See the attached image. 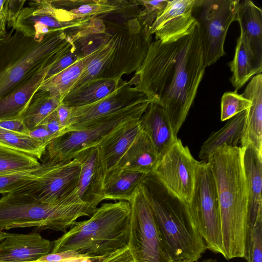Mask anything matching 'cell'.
Wrapping results in <instances>:
<instances>
[{"label":"cell","mask_w":262,"mask_h":262,"mask_svg":"<svg viewBox=\"0 0 262 262\" xmlns=\"http://www.w3.org/2000/svg\"><path fill=\"white\" fill-rule=\"evenodd\" d=\"M198 24L180 38L151 42L139 69L129 80L139 92L160 105L177 134L186 120L205 71Z\"/></svg>","instance_id":"6da1fadb"},{"label":"cell","mask_w":262,"mask_h":262,"mask_svg":"<svg viewBox=\"0 0 262 262\" xmlns=\"http://www.w3.org/2000/svg\"><path fill=\"white\" fill-rule=\"evenodd\" d=\"M243 152L240 146L224 145L206 162L217 188L224 257L228 260L246 257L248 195Z\"/></svg>","instance_id":"7a4b0ae2"},{"label":"cell","mask_w":262,"mask_h":262,"mask_svg":"<svg viewBox=\"0 0 262 262\" xmlns=\"http://www.w3.org/2000/svg\"><path fill=\"white\" fill-rule=\"evenodd\" d=\"M72 47L70 37L63 30L38 38L12 28L0 39V98L13 92L41 67L54 64Z\"/></svg>","instance_id":"3957f363"},{"label":"cell","mask_w":262,"mask_h":262,"mask_svg":"<svg viewBox=\"0 0 262 262\" xmlns=\"http://www.w3.org/2000/svg\"><path fill=\"white\" fill-rule=\"evenodd\" d=\"M130 214L129 202L103 203L89 219L77 221L53 241L51 253L72 251L94 259L121 249L128 245Z\"/></svg>","instance_id":"277c9868"},{"label":"cell","mask_w":262,"mask_h":262,"mask_svg":"<svg viewBox=\"0 0 262 262\" xmlns=\"http://www.w3.org/2000/svg\"><path fill=\"white\" fill-rule=\"evenodd\" d=\"M160 233L172 260L194 262L206 250L187 203L170 192L152 173L142 183Z\"/></svg>","instance_id":"5b68a950"},{"label":"cell","mask_w":262,"mask_h":262,"mask_svg":"<svg viewBox=\"0 0 262 262\" xmlns=\"http://www.w3.org/2000/svg\"><path fill=\"white\" fill-rule=\"evenodd\" d=\"M97 208L83 202L76 191L53 203L42 202L16 190L0 198V231L36 227L64 233L82 216H91Z\"/></svg>","instance_id":"8992f818"},{"label":"cell","mask_w":262,"mask_h":262,"mask_svg":"<svg viewBox=\"0 0 262 262\" xmlns=\"http://www.w3.org/2000/svg\"><path fill=\"white\" fill-rule=\"evenodd\" d=\"M187 204L207 248L224 256L217 188L207 162H199L193 195Z\"/></svg>","instance_id":"52a82bcc"},{"label":"cell","mask_w":262,"mask_h":262,"mask_svg":"<svg viewBox=\"0 0 262 262\" xmlns=\"http://www.w3.org/2000/svg\"><path fill=\"white\" fill-rule=\"evenodd\" d=\"M150 103L147 99L136 103L107 117L91 127L69 132L53 139L46 147L47 160L54 162L71 161L80 150L98 146L123 124L140 119Z\"/></svg>","instance_id":"ba28073f"},{"label":"cell","mask_w":262,"mask_h":262,"mask_svg":"<svg viewBox=\"0 0 262 262\" xmlns=\"http://www.w3.org/2000/svg\"><path fill=\"white\" fill-rule=\"evenodd\" d=\"M115 38L111 56L100 79H120L141 66L152 42L150 29L137 18L123 23L110 21Z\"/></svg>","instance_id":"9c48e42d"},{"label":"cell","mask_w":262,"mask_h":262,"mask_svg":"<svg viewBox=\"0 0 262 262\" xmlns=\"http://www.w3.org/2000/svg\"><path fill=\"white\" fill-rule=\"evenodd\" d=\"M239 0H195L192 16L198 24L205 67L226 54L227 33L236 20Z\"/></svg>","instance_id":"30bf717a"},{"label":"cell","mask_w":262,"mask_h":262,"mask_svg":"<svg viewBox=\"0 0 262 262\" xmlns=\"http://www.w3.org/2000/svg\"><path fill=\"white\" fill-rule=\"evenodd\" d=\"M142 183L137 188L129 202L131 214L128 245L136 262H171Z\"/></svg>","instance_id":"8fae6325"},{"label":"cell","mask_w":262,"mask_h":262,"mask_svg":"<svg viewBox=\"0 0 262 262\" xmlns=\"http://www.w3.org/2000/svg\"><path fill=\"white\" fill-rule=\"evenodd\" d=\"M92 18L74 19L69 11L55 7L50 1H31L22 9L12 28L28 36L40 38L55 30L84 28Z\"/></svg>","instance_id":"7c38bea8"},{"label":"cell","mask_w":262,"mask_h":262,"mask_svg":"<svg viewBox=\"0 0 262 262\" xmlns=\"http://www.w3.org/2000/svg\"><path fill=\"white\" fill-rule=\"evenodd\" d=\"M199 163L188 147L177 138L160 158L152 173L170 192L188 203L193 195Z\"/></svg>","instance_id":"4fadbf2b"},{"label":"cell","mask_w":262,"mask_h":262,"mask_svg":"<svg viewBox=\"0 0 262 262\" xmlns=\"http://www.w3.org/2000/svg\"><path fill=\"white\" fill-rule=\"evenodd\" d=\"M49 161L42 176L16 191L47 203L59 201L77 191L80 171L79 162L75 159L65 162Z\"/></svg>","instance_id":"5bb4252c"},{"label":"cell","mask_w":262,"mask_h":262,"mask_svg":"<svg viewBox=\"0 0 262 262\" xmlns=\"http://www.w3.org/2000/svg\"><path fill=\"white\" fill-rule=\"evenodd\" d=\"M147 99L145 95L130 84L129 81L121 79L118 88L105 97L89 105L71 107L68 132L91 127L107 116Z\"/></svg>","instance_id":"9a60e30c"},{"label":"cell","mask_w":262,"mask_h":262,"mask_svg":"<svg viewBox=\"0 0 262 262\" xmlns=\"http://www.w3.org/2000/svg\"><path fill=\"white\" fill-rule=\"evenodd\" d=\"M80 165L77 192L83 202L97 208L103 200L106 169L98 146L83 149L75 156Z\"/></svg>","instance_id":"2e32d148"},{"label":"cell","mask_w":262,"mask_h":262,"mask_svg":"<svg viewBox=\"0 0 262 262\" xmlns=\"http://www.w3.org/2000/svg\"><path fill=\"white\" fill-rule=\"evenodd\" d=\"M195 0H168L164 11L152 24L150 31L156 40L166 42L186 33L195 21L192 8Z\"/></svg>","instance_id":"e0dca14e"},{"label":"cell","mask_w":262,"mask_h":262,"mask_svg":"<svg viewBox=\"0 0 262 262\" xmlns=\"http://www.w3.org/2000/svg\"><path fill=\"white\" fill-rule=\"evenodd\" d=\"M53 244L37 232H6L0 242V262H35L51 253Z\"/></svg>","instance_id":"ac0fdd59"},{"label":"cell","mask_w":262,"mask_h":262,"mask_svg":"<svg viewBox=\"0 0 262 262\" xmlns=\"http://www.w3.org/2000/svg\"><path fill=\"white\" fill-rule=\"evenodd\" d=\"M243 148L248 195L247 244L256 223L262 217V154L250 144Z\"/></svg>","instance_id":"d6986e66"},{"label":"cell","mask_w":262,"mask_h":262,"mask_svg":"<svg viewBox=\"0 0 262 262\" xmlns=\"http://www.w3.org/2000/svg\"><path fill=\"white\" fill-rule=\"evenodd\" d=\"M53 6L68 11L75 19L117 14L126 20L136 18L140 7L136 0L50 1Z\"/></svg>","instance_id":"ffe728a7"},{"label":"cell","mask_w":262,"mask_h":262,"mask_svg":"<svg viewBox=\"0 0 262 262\" xmlns=\"http://www.w3.org/2000/svg\"><path fill=\"white\" fill-rule=\"evenodd\" d=\"M53 64L41 67L13 92L0 98V121L23 119L33 97Z\"/></svg>","instance_id":"44dd1931"},{"label":"cell","mask_w":262,"mask_h":262,"mask_svg":"<svg viewBox=\"0 0 262 262\" xmlns=\"http://www.w3.org/2000/svg\"><path fill=\"white\" fill-rule=\"evenodd\" d=\"M242 95L251 101V105L247 110L246 120L240 146L244 147L250 144L262 154L261 74H257L252 78Z\"/></svg>","instance_id":"7402d4cb"},{"label":"cell","mask_w":262,"mask_h":262,"mask_svg":"<svg viewBox=\"0 0 262 262\" xmlns=\"http://www.w3.org/2000/svg\"><path fill=\"white\" fill-rule=\"evenodd\" d=\"M139 121L141 130L147 135L160 158L177 139L168 115L159 104L150 103Z\"/></svg>","instance_id":"603a6c76"},{"label":"cell","mask_w":262,"mask_h":262,"mask_svg":"<svg viewBox=\"0 0 262 262\" xmlns=\"http://www.w3.org/2000/svg\"><path fill=\"white\" fill-rule=\"evenodd\" d=\"M239 24V36L262 66V10L250 0L240 2L236 20Z\"/></svg>","instance_id":"cb8c5ba5"},{"label":"cell","mask_w":262,"mask_h":262,"mask_svg":"<svg viewBox=\"0 0 262 262\" xmlns=\"http://www.w3.org/2000/svg\"><path fill=\"white\" fill-rule=\"evenodd\" d=\"M140 119L129 121L105 138L99 147L106 173L114 169L141 130Z\"/></svg>","instance_id":"d4e9b609"},{"label":"cell","mask_w":262,"mask_h":262,"mask_svg":"<svg viewBox=\"0 0 262 262\" xmlns=\"http://www.w3.org/2000/svg\"><path fill=\"white\" fill-rule=\"evenodd\" d=\"M159 159L149 138L141 129L115 169L129 170L147 174L152 173Z\"/></svg>","instance_id":"484cf974"},{"label":"cell","mask_w":262,"mask_h":262,"mask_svg":"<svg viewBox=\"0 0 262 262\" xmlns=\"http://www.w3.org/2000/svg\"><path fill=\"white\" fill-rule=\"evenodd\" d=\"M146 175L140 172L117 168L108 172L104 183L103 200L129 202Z\"/></svg>","instance_id":"4316f807"},{"label":"cell","mask_w":262,"mask_h":262,"mask_svg":"<svg viewBox=\"0 0 262 262\" xmlns=\"http://www.w3.org/2000/svg\"><path fill=\"white\" fill-rule=\"evenodd\" d=\"M247 117V110L234 116L220 129L212 133L203 143L199 154L201 161L206 162L218 147L226 145L238 146L241 140Z\"/></svg>","instance_id":"83f0119b"},{"label":"cell","mask_w":262,"mask_h":262,"mask_svg":"<svg viewBox=\"0 0 262 262\" xmlns=\"http://www.w3.org/2000/svg\"><path fill=\"white\" fill-rule=\"evenodd\" d=\"M121 79L91 80L69 93L62 102L71 107L92 104L114 92L118 88Z\"/></svg>","instance_id":"f1b7e54d"},{"label":"cell","mask_w":262,"mask_h":262,"mask_svg":"<svg viewBox=\"0 0 262 262\" xmlns=\"http://www.w3.org/2000/svg\"><path fill=\"white\" fill-rule=\"evenodd\" d=\"M91 56V54L84 57H81L65 70L44 80L38 91L46 92L51 97L62 102L79 79Z\"/></svg>","instance_id":"f546056e"},{"label":"cell","mask_w":262,"mask_h":262,"mask_svg":"<svg viewBox=\"0 0 262 262\" xmlns=\"http://www.w3.org/2000/svg\"><path fill=\"white\" fill-rule=\"evenodd\" d=\"M232 76L230 80L235 91L242 88L254 75L261 74L262 66L239 37L236 41L233 59L228 63Z\"/></svg>","instance_id":"4dcf8cb0"},{"label":"cell","mask_w":262,"mask_h":262,"mask_svg":"<svg viewBox=\"0 0 262 262\" xmlns=\"http://www.w3.org/2000/svg\"><path fill=\"white\" fill-rule=\"evenodd\" d=\"M61 103L60 100L51 97L48 93L38 91L23 116L24 123L29 130L33 129L41 125Z\"/></svg>","instance_id":"1f68e13d"},{"label":"cell","mask_w":262,"mask_h":262,"mask_svg":"<svg viewBox=\"0 0 262 262\" xmlns=\"http://www.w3.org/2000/svg\"><path fill=\"white\" fill-rule=\"evenodd\" d=\"M40 163L30 155L0 144V175L30 169Z\"/></svg>","instance_id":"d6a6232c"},{"label":"cell","mask_w":262,"mask_h":262,"mask_svg":"<svg viewBox=\"0 0 262 262\" xmlns=\"http://www.w3.org/2000/svg\"><path fill=\"white\" fill-rule=\"evenodd\" d=\"M49 164L47 160L30 169L0 175V193L12 192L37 179L45 173Z\"/></svg>","instance_id":"836d02e7"},{"label":"cell","mask_w":262,"mask_h":262,"mask_svg":"<svg viewBox=\"0 0 262 262\" xmlns=\"http://www.w3.org/2000/svg\"><path fill=\"white\" fill-rule=\"evenodd\" d=\"M251 105V101L236 91L225 92L221 98V120L230 119L247 110Z\"/></svg>","instance_id":"e575fe53"},{"label":"cell","mask_w":262,"mask_h":262,"mask_svg":"<svg viewBox=\"0 0 262 262\" xmlns=\"http://www.w3.org/2000/svg\"><path fill=\"white\" fill-rule=\"evenodd\" d=\"M139 6H142L137 16L141 24L150 29L156 19L164 11L168 0H136Z\"/></svg>","instance_id":"d590c367"},{"label":"cell","mask_w":262,"mask_h":262,"mask_svg":"<svg viewBox=\"0 0 262 262\" xmlns=\"http://www.w3.org/2000/svg\"><path fill=\"white\" fill-rule=\"evenodd\" d=\"M245 258L248 262H262V217L257 220L247 241Z\"/></svg>","instance_id":"8d00e7d4"},{"label":"cell","mask_w":262,"mask_h":262,"mask_svg":"<svg viewBox=\"0 0 262 262\" xmlns=\"http://www.w3.org/2000/svg\"><path fill=\"white\" fill-rule=\"evenodd\" d=\"M81 57L76 52L74 46L70 51L57 61L49 70L46 78L47 79L61 72L74 63Z\"/></svg>","instance_id":"74e56055"},{"label":"cell","mask_w":262,"mask_h":262,"mask_svg":"<svg viewBox=\"0 0 262 262\" xmlns=\"http://www.w3.org/2000/svg\"><path fill=\"white\" fill-rule=\"evenodd\" d=\"M95 262H136L128 245L107 255L98 258Z\"/></svg>","instance_id":"f35d334b"},{"label":"cell","mask_w":262,"mask_h":262,"mask_svg":"<svg viewBox=\"0 0 262 262\" xmlns=\"http://www.w3.org/2000/svg\"><path fill=\"white\" fill-rule=\"evenodd\" d=\"M56 111L50 115L41 125H45L51 133L58 138L64 135L67 132L61 126Z\"/></svg>","instance_id":"ab89813d"},{"label":"cell","mask_w":262,"mask_h":262,"mask_svg":"<svg viewBox=\"0 0 262 262\" xmlns=\"http://www.w3.org/2000/svg\"><path fill=\"white\" fill-rule=\"evenodd\" d=\"M84 257L72 251H63L55 253H50L35 262H63L66 260Z\"/></svg>","instance_id":"60d3db41"},{"label":"cell","mask_w":262,"mask_h":262,"mask_svg":"<svg viewBox=\"0 0 262 262\" xmlns=\"http://www.w3.org/2000/svg\"><path fill=\"white\" fill-rule=\"evenodd\" d=\"M29 136L46 146L56 137L51 133L43 125L30 130Z\"/></svg>","instance_id":"b9f144b4"},{"label":"cell","mask_w":262,"mask_h":262,"mask_svg":"<svg viewBox=\"0 0 262 262\" xmlns=\"http://www.w3.org/2000/svg\"><path fill=\"white\" fill-rule=\"evenodd\" d=\"M0 127L14 133L29 136L30 130L26 126L23 119L0 121Z\"/></svg>","instance_id":"7bdbcfd3"},{"label":"cell","mask_w":262,"mask_h":262,"mask_svg":"<svg viewBox=\"0 0 262 262\" xmlns=\"http://www.w3.org/2000/svg\"><path fill=\"white\" fill-rule=\"evenodd\" d=\"M25 2L26 1L9 0L7 17V24L9 27H12Z\"/></svg>","instance_id":"ee69618b"},{"label":"cell","mask_w":262,"mask_h":262,"mask_svg":"<svg viewBox=\"0 0 262 262\" xmlns=\"http://www.w3.org/2000/svg\"><path fill=\"white\" fill-rule=\"evenodd\" d=\"M56 111L61 126L68 132L71 119V107L61 102Z\"/></svg>","instance_id":"f6af8a7d"},{"label":"cell","mask_w":262,"mask_h":262,"mask_svg":"<svg viewBox=\"0 0 262 262\" xmlns=\"http://www.w3.org/2000/svg\"><path fill=\"white\" fill-rule=\"evenodd\" d=\"M6 15H0V38L3 37L6 34V26L7 24Z\"/></svg>","instance_id":"bcb514c9"},{"label":"cell","mask_w":262,"mask_h":262,"mask_svg":"<svg viewBox=\"0 0 262 262\" xmlns=\"http://www.w3.org/2000/svg\"><path fill=\"white\" fill-rule=\"evenodd\" d=\"M8 3L9 0H0V15L7 16Z\"/></svg>","instance_id":"7dc6e473"},{"label":"cell","mask_w":262,"mask_h":262,"mask_svg":"<svg viewBox=\"0 0 262 262\" xmlns=\"http://www.w3.org/2000/svg\"><path fill=\"white\" fill-rule=\"evenodd\" d=\"M6 235V232L0 231V242L5 238Z\"/></svg>","instance_id":"c3c4849f"},{"label":"cell","mask_w":262,"mask_h":262,"mask_svg":"<svg viewBox=\"0 0 262 262\" xmlns=\"http://www.w3.org/2000/svg\"><path fill=\"white\" fill-rule=\"evenodd\" d=\"M200 262H218V261L215 259L209 258V259L203 260Z\"/></svg>","instance_id":"681fc988"},{"label":"cell","mask_w":262,"mask_h":262,"mask_svg":"<svg viewBox=\"0 0 262 262\" xmlns=\"http://www.w3.org/2000/svg\"><path fill=\"white\" fill-rule=\"evenodd\" d=\"M171 262H181V261H173V260H172Z\"/></svg>","instance_id":"f907efd6"},{"label":"cell","mask_w":262,"mask_h":262,"mask_svg":"<svg viewBox=\"0 0 262 262\" xmlns=\"http://www.w3.org/2000/svg\"><path fill=\"white\" fill-rule=\"evenodd\" d=\"M0 39H1V38H0Z\"/></svg>","instance_id":"816d5d0a"}]
</instances>
